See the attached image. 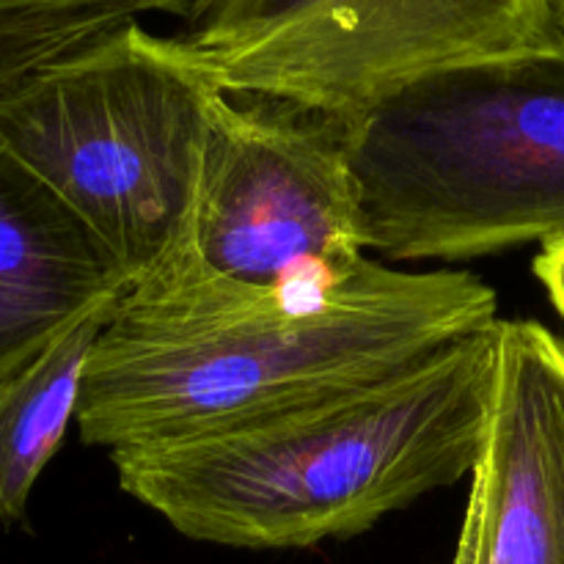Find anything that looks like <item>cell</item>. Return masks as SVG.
Here are the masks:
<instances>
[{"label": "cell", "instance_id": "cell-9", "mask_svg": "<svg viewBox=\"0 0 564 564\" xmlns=\"http://www.w3.org/2000/svg\"><path fill=\"white\" fill-rule=\"evenodd\" d=\"M116 303L88 312L0 380V521H22L39 474L77 422L88 358Z\"/></svg>", "mask_w": 564, "mask_h": 564}, {"label": "cell", "instance_id": "cell-11", "mask_svg": "<svg viewBox=\"0 0 564 564\" xmlns=\"http://www.w3.org/2000/svg\"><path fill=\"white\" fill-rule=\"evenodd\" d=\"M202 0H0V11H36L77 22L94 33H108L149 11H171L185 20Z\"/></svg>", "mask_w": 564, "mask_h": 564}, {"label": "cell", "instance_id": "cell-5", "mask_svg": "<svg viewBox=\"0 0 564 564\" xmlns=\"http://www.w3.org/2000/svg\"><path fill=\"white\" fill-rule=\"evenodd\" d=\"M554 33L551 0H202L176 39L229 97L341 119L424 72Z\"/></svg>", "mask_w": 564, "mask_h": 564}, {"label": "cell", "instance_id": "cell-3", "mask_svg": "<svg viewBox=\"0 0 564 564\" xmlns=\"http://www.w3.org/2000/svg\"><path fill=\"white\" fill-rule=\"evenodd\" d=\"M341 130L364 248L466 262L564 237L562 31L411 77Z\"/></svg>", "mask_w": 564, "mask_h": 564}, {"label": "cell", "instance_id": "cell-1", "mask_svg": "<svg viewBox=\"0 0 564 564\" xmlns=\"http://www.w3.org/2000/svg\"><path fill=\"white\" fill-rule=\"evenodd\" d=\"M496 312L468 270L361 259L339 279L251 286L176 253L116 303L77 430L108 452L224 433L378 383L490 328Z\"/></svg>", "mask_w": 564, "mask_h": 564}, {"label": "cell", "instance_id": "cell-7", "mask_svg": "<svg viewBox=\"0 0 564 564\" xmlns=\"http://www.w3.org/2000/svg\"><path fill=\"white\" fill-rule=\"evenodd\" d=\"M452 564H564V339L496 319L488 422Z\"/></svg>", "mask_w": 564, "mask_h": 564}, {"label": "cell", "instance_id": "cell-6", "mask_svg": "<svg viewBox=\"0 0 564 564\" xmlns=\"http://www.w3.org/2000/svg\"><path fill=\"white\" fill-rule=\"evenodd\" d=\"M364 251L341 119L226 97L180 253L220 279L290 286L339 279Z\"/></svg>", "mask_w": 564, "mask_h": 564}, {"label": "cell", "instance_id": "cell-12", "mask_svg": "<svg viewBox=\"0 0 564 564\" xmlns=\"http://www.w3.org/2000/svg\"><path fill=\"white\" fill-rule=\"evenodd\" d=\"M534 275L549 292L556 314L564 319V237L543 242L540 253L534 257Z\"/></svg>", "mask_w": 564, "mask_h": 564}, {"label": "cell", "instance_id": "cell-2", "mask_svg": "<svg viewBox=\"0 0 564 564\" xmlns=\"http://www.w3.org/2000/svg\"><path fill=\"white\" fill-rule=\"evenodd\" d=\"M496 323L361 389L262 422L110 452L119 488L198 543L312 549L471 474Z\"/></svg>", "mask_w": 564, "mask_h": 564}, {"label": "cell", "instance_id": "cell-8", "mask_svg": "<svg viewBox=\"0 0 564 564\" xmlns=\"http://www.w3.org/2000/svg\"><path fill=\"white\" fill-rule=\"evenodd\" d=\"M124 290L80 218L0 143V380Z\"/></svg>", "mask_w": 564, "mask_h": 564}, {"label": "cell", "instance_id": "cell-4", "mask_svg": "<svg viewBox=\"0 0 564 564\" xmlns=\"http://www.w3.org/2000/svg\"><path fill=\"white\" fill-rule=\"evenodd\" d=\"M226 97L180 39L127 22L0 91V143L130 286L185 248Z\"/></svg>", "mask_w": 564, "mask_h": 564}, {"label": "cell", "instance_id": "cell-10", "mask_svg": "<svg viewBox=\"0 0 564 564\" xmlns=\"http://www.w3.org/2000/svg\"><path fill=\"white\" fill-rule=\"evenodd\" d=\"M94 39L99 33L64 17L0 11V91Z\"/></svg>", "mask_w": 564, "mask_h": 564}, {"label": "cell", "instance_id": "cell-13", "mask_svg": "<svg viewBox=\"0 0 564 564\" xmlns=\"http://www.w3.org/2000/svg\"><path fill=\"white\" fill-rule=\"evenodd\" d=\"M551 11H554L556 28L564 33V0H551Z\"/></svg>", "mask_w": 564, "mask_h": 564}]
</instances>
